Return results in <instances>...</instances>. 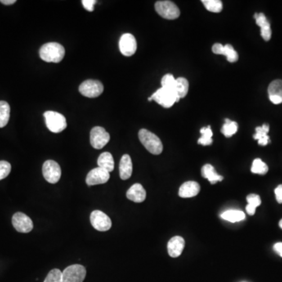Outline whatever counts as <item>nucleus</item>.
Instances as JSON below:
<instances>
[{
    "instance_id": "6e6552de",
    "label": "nucleus",
    "mask_w": 282,
    "mask_h": 282,
    "mask_svg": "<svg viewBox=\"0 0 282 282\" xmlns=\"http://www.w3.org/2000/svg\"><path fill=\"white\" fill-rule=\"evenodd\" d=\"M86 275V270L84 266L79 264L72 265L63 271V282H83Z\"/></svg>"
},
{
    "instance_id": "0eeeda50",
    "label": "nucleus",
    "mask_w": 282,
    "mask_h": 282,
    "mask_svg": "<svg viewBox=\"0 0 282 282\" xmlns=\"http://www.w3.org/2000/svg\"><path fill=\"white\" fill-rule=\"evenodd\" d=\"M42 174L47 182L56 184L61 176V169L55 161L47 160L42 166Z\"/></svg>"
},
{
    "instance_id": "58836bf2",
    "label": "nucleus",
    "mask_w": 282,
    "mask_h": 282,
    "mask_svg": "<svg viewBox=\"0 0 282 282\" xmlns=\"http://www.w3.org/2000/svg\"><path fill=\"white\" fill-rule=\"evenodd\" d=\"M279 226H280L281 228L282 229V220H281L280 223H279Z\"/></svg>"
},
{
    "instance_id": "b1692460",
    "label": "nucleus",
    "mask_w": 282,
    "mask_h": 282,
    "mask_svg": "<svg viewBox=\"0 0 282 282\" xmlns=\"http://www.w3.org/2000/svg\"><path fill=\"white\" fill-rule=\"evenodd\" d=\"M188 90H189V82L186 78H183V77L176 78L175 91H176L180 100L184 98L187 96Z\"/></svg>"
},
{
    "instance_id": "7c9ffc66",
    "label": "nucleus",
    "mask_w": 282,
    "mask_h": 282,
    "mask_svg": "<svg viewBox=\"0 0 282 282\" xmlns=\"http://www.w3.org/2000/svg\"><path fill=\"white\" fill-rule=\"evenodd\" d=\"M251 171L255 174L265 175L268 172V166L260 158H256L252 162Z\"/></svg>"
},
{
    "instance_id": "f03ea898",
    "label": "nucleus",
    "mask_w": 282,
    "mask_h": 282,
    "mask_svg": "<svg viewBox=\"0 0 282 282\" xmlns=\"http://www.w3.org/2000/svg\"><path fill=\"white\" fill-rule=\"evenodd\" d=\"M138 135L140 142L150 154L158 155L162 152L163 145L157 135L146 129H141Z\"/></svg>"
},
{
    "instance_id": "c9c22d12",
    "label": "nucleus",
    "mask_w": 282,
    "mask_h": 282,
    "mask_svg": "<svg viewBox=\"0 0 282 282\" xmlns=\"http://www.w3.org/2000/svg\"><path fill=\"white\" fill-rule=\"evenodd\" d=\"M274 193H275V196H276L277 202L282 204V184L276 188V189L274 190Z\"/></svg>"
},
{
    "instance_id": "393cba45",
    "label": "nucleus",
    "mask_w": 282,
    "mask_h": 282,
    "mask_svg": "<svg viewBox=\"0 0 282 282\" xmlns=\"http://www.w3.org/2000/svg\"><path fill=\"white\" fill-rule=\"evenodd\" d=\"M221 217L224 220L231 223L239 222L245 219V215L241 210H227L221 214Z\"/></svg>"
},
{
    "instance_id": "6ab92c4d",
    "label": "nucleus",
    "mask_w": 282,
    "mask_h": 282,
    "mask_svg": "<svg viewBox=\"0 0 282 282\" xmlns=\"http://www.w3.org/2000/svg\"><path fill=\"white\" fill-rule=\"evenodd\" d=\"M269 99L274 104L282 103V80L273 81L268 87Z\"/></svg>"
},
{
    "instance_id": "c756f323",
    "label": "nucleus",
    "mask_w": 282,
    "mask_h": 282,
    "mask_svg": "<svg viewBox=\"0 0 282 282\" xmlns=\"http://www.w3.org/2000/svg\"><path fill=\"white\" fill-rule=\"evenodd\" d=\"M206 10L212 13H220L223 10V2L220 0H202Z\"/></svg>"
},
{
    "instance_id": "1a4fd4ad",
    "label": "nucleus",
    "mask_w": 282,
    "mask_h": 282,
    "mask_svg": "<svg viewBox=\"0 0 282 282\" xmlns=\"http://www.w3.org/2000/svg\"><path fill=\"white\" fill-rule=\"evenodd\" d=\"M110 140V134L103 127L96 126L90 132V144L95 149H102Z\"/></svg>"
},
{
    "instance_id": "412c9836",
    "label": "nucleus",
    "mask_w": 282,
    "mask_h": 282,
    "mask_svg": "<svg viewBox=\"0 0 282 282\" xmlns=\"http://www.w3.org/2000/svg\"><path fill=\"white\" fill-rule=\"evenodd\" d=\"M202 175L204 178L210 182L211 184H215L217 182H220L224 180V177L222 176L219 175L216 172L214 167L210 164L205 165L202 168Z\"/></svg>"
},
{
    "instance_id": "f8f14e48",
    "label": "nucleus",
    "mask_w": 282,
    "mask_h": 282,
    "mask_svg": "<svg viewBox=\"0 0 282 282\" xmlns=\"http://www.w3.org/2000/svg\"><path fill=\"white\" fill-rule=\"evenodd\" d=\"M110 179V172L97 167L90 171L86 176V182L88 186L106 184Z\"/></svg>"
},
{
    "instance_id": "9b49d317",
    "label": "nucleus",
    "mask_w": 282,
    "mask_h": 282,
    "mask_svg": "<svg viewBox=\"0 0 282 282\" xmlns=\"http://www.w3.org/2000/svg\"><path fill=\"white\" fill-rule=\"evenodd\" d=\"M137 43L134 36L130 33H126L121 36L119 40V50L122 55L131 56L136 53Z\"/></svg>"
},
{
    "instance_id": "39448f33",
    "label": "nucleus",
    "mask_w": 282,
    "mask_h": 282,
    "mask_svg": "<svg viewBox=\"0 0 282 282\" xmlns=\"http://www.w3.org/2000/svg\"><path fill=\"white\" fill-rule=\"evenodd\" d=\"M155 10L162 18L167 20H175L180 17V11L178 6L172 1H158L154 5Z\"/></svg>"
},
{
    "instance_id": "aec40b11",
    "label": "nucleus",
    "mask_w": 282,
    "mask_h": 282,
    "mask_svg": "<svg viewBox=\"0 0 282 282\" xmlns=\"http://www.w3.org/2000/svg\"><path fill=\"white\" fill-rule=\"evenodd\" d=\"M119 173L122 180H128L132 173V162L129 154H124L121 158Z\"/></svg>"
},
{
    "instance_id": "473e14b6",
    "label": "nucleus",
    "mask_w": 282,
    "mask_h": 282,
    "mask_svg": "<svg viewBox=\"0 0 282 282\" xmlns=\"http://www.w3.org/2000/svg\"><path fill=\"white\" fill-rule=\"evenodd\" d=\"M44 282H63L62 272L59 269H54L50 271Z\"/></svg>"
},
{
    "instance_id": "cd10ccee",
    "label": "nucleus",
    "mask_w": 282,
    "mask_h": 282,
    "mask_svg": "<svg viewBox=\"0 0 282 282\" xmlns=\"http://www.w3.org/2000/svg\"><path fill=\"white\" fill-rule=\"evenodd\" d=\"M201 136L200 138L198 139V144L203 145V146H208L211 145L213 142L212 140V130H211V126H208L207 127H203L200 130Z\"/></svg>"
},
{
    "instance_id": "4be33fe9",
    "label": "nucleus",
    "mask_w": 282,
    "mask_h": 282,
    "mask_svg": "<svg viewBox=\"0 0 282 282\" xmlns=\"http://www.w3.org/2000/svg\"><path fill=\"white\" fill-rule=\"evenodd\" d=\"M270 126L267 124H263L262 126H258L256 128V133L253 136L255 140H258V144L261 146H266L270 142L268 132Z\"/></svg>"
},
{
    "instance_id": "2eb2a0df",
    "label": "nucleus",
    "mask_w": 282,
    "mask_h": 282,
    "mask_svg": "<svg viewBox=\"0 0 282 282\" xmlns=\"http://www.w3.org/2000/svg\"><path fill=\"white\" fill-rule=\"evenodd\" d=\"M185 246V241L180 236H175L168 242V253L172 258H176L181 255Z\"/></svg>"
},
{
    "instance_id": "9d476101",
    "label": "nucleus",
    "mask_w": 282,
    "mask_h": 282,
    "mask_svg": "<svg viewBox=\"0 0 282 282\" xmlns=\"http://www.w3.org/2000/svg\"><path fill=\"white\" fill-rule=\"evenodd\" d=\"M90 222L98 231H107L112 227V220L102 211L95 210L90 215Z\"/></svg>"
},
{
    "instance_id": "f257e3e1",
    "label": "nucleus",
    "mask_w": 282,
    "mask_h": 282,
    "mask_svg": "<svg viewBox=\"0 0 282 282\" xmlns=\"http://www.w3.org/2000/svg\"><path fill=\"white\" fill-rule=\"evenodd\" d=\"M65 50L57 42H48L41 47L39 56L46 62L59 63L64 59Z\"/></svg>"
},
{
    "instance_id": "f704fd0d",
    "label": "nucleus",
    "mask_w": 282,
    "mask_h": 282,
    "mask_svg": "<svg viewBox=\"0 0 282 282\" xmlns=\"http://www.w3.org/2000/svg\"><path fill=\"white\" fill-rule=\"evenodd\" d=\"M96 0H82V6H84L89 12H93L94 10V5L96 4Z\"/></svg>"
},
{
    "instance_id": "7ed1b4c3",
    "label": "nucleus",
    "mask_w": 282,
    "mask_h": 282,
    "mask_svg": "<svg viewBox=\"0 0 282 282\" xmlns=\"http://www.w3.org/2000/svg\"><path fill=\"white\" fill-rule=\"evenodd\" d=\"M149 101L154 100L159 105L165 108H169L178 102L179 99L176 91L171 89L161 87L152 94V96L148 98Z\"/></svg>"
},
{
    "instance_id": "5701e85b",
    "label": "nucleus",
    "mask_w": 282,
    "mask_h": 282,
    "mask_svg": "<svg viewBox=\"0 0 282 282\" xmlns=\"http://www.w3.org/2000/svg\"><path fill=\"white\" fill-rule=\"evenodd\" d=\"M98 167L103 169L108 172H112L114 169V158L112 154L109 152H104L99 156L97 160Z\"/></svg>"
},
{
    "instance_id": "dca6fc26",
    "label": "nucleus",
    "mask_w": 282,
    "mask_h": 282,
    "mask_svg": "<svg viewBox=\"0 0 282 282\" xmlns=\"http://www.w3.org/2000/svg\"><path fill=\"white\" fill-rule=\"evenodd\" d=\"M254 18L256 19V23L258 26L261 28V36L265 41H269L271 38V28H270V24L268 20L266 19V16L263 13L260 14H255Z\"/></svg>"
},
{
    "instance_id": "e433bc0d",
    "label": "nucleus",
    "mask_w": 282,
    "mask_h": 282,
    "mask_svg": "<svg viewBox=\"0 0 282 282\" xmlns=\"http://www.w3.org/2000/svg\"><path fill=\"white\" fill-rule=\"evenodd\" d=\"M274 249L282 257V242H278L274 245Z\"/></svg>"
},
{
    "instance_id": "4c0bfd02",
    "label": "nucleus",
    "mask_w": 282,
    "mask_h": 282,
    "mask_svg": "<svg viewBox=\"0 0 282 282\" xmlns=\"http://www.w3.org/2000/svg\"><path fill=\"white\" fill-rule=\"evenodd\" d=\"M0 2L2 3V4L9 6V5H12L14 4V3H15V2H16V0H1Z\"/></svg>"
},
{
    "instance_id": "20e7f679",
    "label": "nucleus",
    "mask_w": 282,
    "mask_h": 282,
    "mask_svg": "<svg viewBox=\"0 0 282 282\" xmlns=\"http://www.w3.org/2000/svg\"><path fill=\"white\" fill-rule=\"evenodd\" d=\"M46 125L50 131L55 133L62 132L67 127L65 117L58 112L48 111L44 113Z\"/></svg>"
},
{
    "instance_id": "72a5a7b5",
    "label": "nucleus",
    "mask_w": 282,
    "mask_h": 282,
    "mask_svg": "<svg viewBox=\"0 0 282 282\" xmlns=\"http://www.w3.org/2000/svg\"><path fill=\"white\" fill-rule=\"evenodd\" d=\"M11 171V165L6 161H0V180L8 176Z\"/></svg>"
},
{
    "instance_id": "c85d7f7f",
    "label": "nucleus",
    "mask_w": 282,
    "mask_h": 282,
    "mask_svg": "<svg viewBox=\"0 0 282 282\" xmlns=\"http://www.w3.org/2000/svg\"><path fill=\"white\" fill-rule=\"evenodd\" d=\"M238 130V125L236 122L230 120L228 118L225 119L224 126L221 129V132L226 137H230L236 133Z\"/></svg>"
},
{
    "instance_id": "423d86ee",
    "label": "nucleus",
    "mask_w": 282,
    "mask_h": 282,
    "mask_svg": "<svg viewBox=\"0 0 282 282\" xmlns=\"http://www.w3.org/2000/svg\"><path fill=\"white\" fill-rule=\"evenodd\" d=\"M104 91V86L102 82L98 80L88 79L84 81L79 86V92L82 96L89 98H95L102 94Z\"/></svg>"
},
{
    "instance_id": "bb28decb",
    "label": "nucleus",
    "mask_w": 282,
    "mask_h": 282,
    "mask_svg": "<svg viewBox=\"0 0 282 282\" xmlns=\"http://www.w3.org/2000/svg\"><path fill=\"white\" fill-rule=\"evenodd\" d=\"M248 206H246V212L248 215L252 216L256 212V208L261 204V199L258 194H251L247 196Z\"/></svg>"
},
{
    "instance_id": "a211bd4d",
    "label": "nucleus",
    "mask_w": 282,
    "mask_h": 282,
    "mask_svg": "<svg viewBox=\"0 0 282 282\" xmlns=\"http://www.w3.org/2000/svg\"><path fill=\"white\" fill-rule=\"evenodd\" d=\"M146 190L140 184H135L127 190L126 197L130 201L140 203L146 199Z\"/></svg>"
},
{
    "instance_id": "4468645a",
    "label": "nucleus",
    "mask_w": 282,
    "mask_h": 282,
    "mask_svg": "<svg viewBox=\"0 0 282 282\" xmlns=\"http://www.w3.org/2000/svg\"><path fill=\"white\" fill-rule=\"evenodd\" d=\"M212 50L215 54H220L226 56L229 62L234 63L238 61V54L231 45L223 46L221 43H215L212 46Z\"/></svg>"
},
{
    "instance_id": "2f4dec72",
    "label": "nucleus",
    "mask_w": 282,
    "mask_h": 282,
    "mask_svg": "<svg viewBox=\"0 0 282 282\" xmlns=\"http://www.w3.org/2000/svg\"><path fill=\"white\" fill-rule=\"evenodd\" d=\"M176 78H175L172 75H165L164 76L162 77V81H161L162 87H165V88L171 89V90H175V87H176Z\"/></svg>"
},
{
    "instance_id": "ddd939ff",
    "label": "nucleus",
    "mask_w": 282,
    "mask_h": 282,
    "mask_svg": "<svg viewBox=\"0 0 282 282\" xmlns=\"http://www.w3.org/2000/svg\"><path fill=\"white\" fill-rule=\"evenodd\" d=\"M12 224L18 232L28 233L33 229L32 220L22 212H17L14 215Z\"/></svg>"
},
{
    "instance_id": "a878e982",
    "label": "nucleus",
    "mask_w": 282,
    "mask_h": 282,
    "mask_svg": "<svg viewBox=\"0 0 282 282\" xmlns=\"http://www.w3.org/2000/svg\"><path fill=\"white\" fill-rule=\"evenodd\" d=\"M10 107L6 101H0V128H3L10 119Z\"/></svg>"
},
{
    "instance_id": "f3484780",
    "label": "nucleus",
    "mask_w": 282,
    "mask_h": 282,
    "mask_svg": "<svg viewBox=\"0 0 282 282\" xmlns=\"http://www.w3.org/2000/svg\"><path fill=\"white\" fill-rule=\"evenodd\" d=\"M200 190V185L198 183L195 181H188L180 186L179 196L184 198H192L196 196Z\"/></svg>"
}]
</instances>
